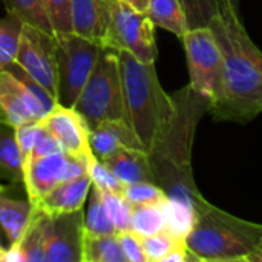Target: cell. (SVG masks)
Segmentation results:
<instances>
[{"label": "cell", "instance_id": "cell-37", "mask_svg": "<svg viewBox=\"0 0 262 262\" xmlns=\"http://www.w3.org/2000/svg\"><path fill=\"white\" fill-rule=\"evenodd\" d=\"M220 2H221V8H232V9H235V8L232 6L230 0H220ZM235 11H238V9H235Z\"/></svg>", "mask_w": 262, "mask_h": 262}, {"label": "cell", "instance_id": "cell-22", "mask_svg": "<svg viewBox=\"0 0 262 262\" xmlns=\"http://www.w3.org/2000/svg\"><path fill=\"white\" fill-rule=\"evenodd\" d=\"M6 11L18 17L25 25L54 34L43 0H2Z\"/></svg>", "mask_w": 262, "mask_h": 262}, {"label": "cell", "instance_id": "cell-14", "mask_svg": "<svg viewBox=\"0 0 262 262\" xmlns=\"http://www.w3.org/2000/svg\"><path fill=\"white\" fill-rule=\"evenodd\" d=\"M112 0H72V32L101 48H107Z\"/></svg>", "mask_w": 262, "mask_h": 262}, {"label": "cell", "instance_id": "cell-4", "mask_svg": "<svg viewBox=\"0 0 262 262\" xmlns=\"http://www.w3.org/2000/svg\"><path fill=\"white\" fill-rule=\"evenodd\" d=\"M261 238L262 224L227 213L203 198L184 243L196 261L246 262Z\"/></svg>", "mask_w": 262, "mask_h": 262}, {"label": "cell", "instance_id": "cell-3", "mask_svg": "<svg viewBox=\"0 0 262 262\" xmlns=\"http://www.w3.org/2000/svg\"><path fill=\"white\" fill-rule=\"evenodd\" d=\"M126 121L149 152L172 120L175 103L163 89L155 63H143L127 51H117Z\"/></svg>", "mask_w": 262, "mask_h": 262}, {"label": "cell", "instance_id": "cell-20", "mask_svg": "<svg viewBox=\"0 0 262 262\" xmlns=\"http://www.w3.org/2000/svg\"><path fill=\"white\" fill-rule=\"evenodd\" d=\"M0 178L14 184H23L21 154L15 134L12 127L5 124H0Z\"/></svg>", "mask_w": 262, "mask_h": 262}, {"label": "cell", "instance_id": "cell-25", "mask_svg": "<svg viewBox=\"0 0 262 262\" xmlns=\"http://www.w3.org/2000/svg\"><path fill=\"white\" fill-rule=\"evenodd\" d=\"M84 226L86 232L94 235H117L115 227L106 212L101 190L95 186L91 187L89 206L84 213Z\"/></svg>", "mask_w": 262, "mask_h": 262}, {"label": "cell", "instance_id": "cell-2", "mask_svg": "<svg viewBox=\"0 0 262 262\" xmlns=\"http://www.w3.org/2000/svg\"><path fill=\"white\" fill-rule=\"evenodd\" d=\"M175 111L166 130L147 152L155 183L167 200L192 210L204 198L192 170V147L200 121L210 111V98L195 92L190 84L172 94Z\"/></svg>", "mask_w": 262, "mask_h": 262}, {"label": "cell", "instance_id": "cell-12", "mask_svg": "<svg viewBox=\"0 0 262 262\" xmlns=\"http://www.w3.org/2000/svg\"><path fill=\"white\" fill-rule=\"evenodd\" d=\"M40 121L69 155L86 163L95 157L89 144V126L74 107L58 103Z\"/></svg>", "mask_w": 262, "mask_h": 262}, {"label": "cell", "instance_id": "cell-10", "mask_svg": "<svg viewBox=\"0 0 262 262\" xmlns=\"http://www.w3.org/2000/svg\"><path fill=\"white\" fill-rule=\"evenodd\" d=\"M43 233L46 262H83L86 233L83 209L55 216L43 215Z\"/></svg>", "mask_w": 262, "mask_h": 262}, {"label": "cell", "instance_id": "cell-34", "mask_svg": "<svg viewBox=\"0 0 262 262\" xmlns=\"http://www.w3.org/2000/svg\"><path fill=\"white\" fill-rule=\"evenodd\" d=\"M64 149L61 147V144L58 143V140L41 124V129H40V134L35 140V144H34V149H32V154H31V158L28 161V164L25 166V169L35 160L38 158H43L46 155H51V154H57V152H63ZM23 169V170H25Z\"/></svg>", "mask_w": 262, "mask_h": 262}, {"label": "cell", "instance_id": "cell-38", "mask_svg": "<svg viewBox=\"0 0 262 262\" xmlns=\"http://www.w3.org/2000/svg\"><path fill=\"white\" fill-rule=\"evenodd\" d=\"M5 255H6V249L0 247V262H5Z\"/></svg>", "mask_w": 262, "mask_h": 262}, {"label": "cell", "instance_id": "cell-17", "mask_svg": "<svg viewBox=\"0 0 262 262\" xmlns=\"http://www.w3.org/2000/svg\"><path fill=\"white\" fill-rule=\"evenodd\" d=\"M101 161L124 186L140 181L155 183L149 154L144 149L123 147Z\"/></svg>", "mask_w": 262, "mask_h": 262}, {"label": "cell", "instance_id": "cell-8", "mask_svg": "<svg viewBox=\"0 0 262 262\" xmlns=\"http://www.w3.org/2000/svg\"><path fill=\"white\" fill-rule=\"evenodd\" d=\"M107 48L127 51L143 63H155L158 57L155 25L146 12L134 9L123 0H112Z\"/></svg>", "mask_w": 262, "mask_h": 262}, {"label": "cell", "instance_id": "cell-30", "mask_svg": "<svg viewBox=\"0 0 262 262\" xmlns=\"http://www.w3.org/2000/svg\"><path fill=\"white\" fill-rule=\"evenodd\" d=\"M86 173L89 175L92 186L106 192H115V193L123 195L124 184L109 170V167L100 158L94 157L91 161H88Z\"/></svg>", "mask_w": 262, "mask_h": 262}, {"label": "cell", "instance_id": "cell-23", "mask_svg": "<svg viewBox=\"0 0 262 262\" xmlns=\"http://www.w3.org/2000/svg\"><path fill=\"white\" fill-rule=\"evenodd\" d=\"M166 229V216L163 204H140L132 206L130 230L140 236L154 235Z\"/></svg>", "mask_w": 262, "mask_h": 262}, {"label": "cell", "instance_id": "cell-33", "mask_svg": "<svg viewBox=\"0 0 262 262\" xmlns=\"http://www.w3.org/2000/svg\"><path fill=\"white\" fill-rule=\"evenodd\" d=\"M121 252L126 258V262H147L143 246H141V238L132 230H124L117 233Z\"/></svg>", "mask_w": 262, "mask_h": 262}, {"label": "cell", "instance_id": "cell-32", "mask_svg": "<svg viewBox=\"0 0 262 262\" xmlns=\"http://www.w3.org/2000/svg\"><path fill=\"white\" fill-rule=\"evenodd\" d=\"M40 129H41V121L25 123V124L14 129L15 140H17V144H18V149H20V154H21V166H23V169H25V166L28 164V161L31 158V154H32L35 140H37V137L40 134Z\"/></svg>", "mask_w": 262, "mask_h": 262}, {"label": "cell", "instance_id": "cell-40", "mask_svg": "<svg viewBox=\"0 0 262 262\" xmlns=\"http://www.w3.org/2000/svg\"><path fill=\"white\" fill-rule=\"evenodd\" d=\"M2 192H5V186H3V184L0 183V193H2Z\"/></svg>", "mask_w": 262, "mask_h": 262}, {"label": "cell", "instance_id": "cell-26", "mask_svg": "<svg viewBox=\"0 0 262 262\" xmlns=\"http://www.w3.org/2000/svg\"><path fill=\"white\" fill-rule=\"evenodd\" d=\"M141 238V246L146 255L147 262H163V259L177 247L180 246L184 238H180L169 232L167 229L157 232L154 235L147 236H140Z\"/></svg>", "mask_w": 262, "mask_h": 262}, {"label": "cell", "instance_id": "cell-24", "mask_svg": "<svg viewBox=\"0 0 262 262\" xmlns=\"http://www.w3.org/2000/svg\"><path fill=\"white\" fill-rule=\"evenodd\" d=\"M23 21L14 14H6L0 18V71L15 61Z\"/></svg>", "mask_w": 262, "mask_h": 262}, {"label": "cell", "instance_id": "cell-5", "mask_svg": "<svg viewBox=\"0 0 262 262\" xmlns=\"http://www.w3.org/2000/svg\"><path fill=\"white\" fill-rule=\"evenodd\" d=\"M74 109L81 114L89 129L106 120H126L118 54L103 48Z\"/></svg>", "mask_w": 262, "mask_h": 262}, {"label": "cell", "instance_id": "cell-35", "mask_svg": "<svg viewBox=\"0 0 262 262\" xmlns=\"http://www.w3.org/2000/svg\"><path fill=\"white\" fill-rule=\"evenodd\" d=\"M124 3L130 5L134 9L140 11V12H146L147 6H149V0H123Z\"/></svg>", "mask_w": 262, "mask_h": 262}, {"label": "cell", "instance_id": "cell-21", "mask_svg": "<svg viewBox=\"0 0 262 262\" xmlns=\"http://www.w3.org/2000/svg\"><path fill=\"white\" fill-rule=\"evenodd\" d=\"M83 262H126L117 235H94L86 232Z\"/></svg>", "mask_w": 262, "mask_h": 262}, {"label": "cell", "instance_id": "cell-11", "mask_svg": "<svg viewBox=\"0 0 262 262\" xmlns=\"http://www.w3.org/2000/svg\"><path fill=\"white\" fill-rule=\"evenodd\" d=\"M86 167V161L75 158L64 150L32 161L23 170V184L28 200L31 203L37 201L49 193L57 184L84 175Z\"/></svg>", "mask_w": 262, "mask_h": 262}, {"label": "cell", "instance_id": "cell-41", "mask_svg": "<svg viewBox=\"0 0 262 262\" xmlns=\"http://www.w3.org/2000/svg\"><path fill=\"white\" fill-rule=\"evenodd\" d=\"M0 247H3V246H2V239H0Z\"/></svg>", "mask_w": 262, "mask_h": 262}, {"label": "cell", "instance_id": "cell-7", "mask_svg": "<svg viewBox=\"0 0 262 262\" xmlns=\"http://www.w3.org/2000/svg\"><path fill=\"white\" fill-rule=\"evenodd\" d=\"M190 88L213 101L223 83V54L209 26L187 29L181 37Z\"/></svg>", "mask_w": 262, "mask_h": 262}, {"label": "cell", "instance_id": "cell-29", "mask_svg": "<svg viewBox=\"0 0 262 262\" xmlns=\"http://www.w3.org/2000/svg\"><path fill=\"white\" fill-rule=\"evenodd\" d=\"M101 190V189H100ZM101 196H103V203L106 207V212L115 227V232H124V230H130V210L132 206L124 200V196L121 193H115V192H106L101 190Z\"/></svg>", "mask_w": 262, "mask_h": 262}, {"label": "cell", "instance_id": "cell-27", "mask_svg": "<svg viewBox=\"0 0 262 262\" xmlns=\"http://www.w3.org/2000/svg\"><path fill=\"white\" fill-rule=\"evenodd\" d=\"M124 200L130 206H140V204H164L167 200V195L164 190L152 181H140L126 184L123 190Z\"/></svg>", "mask_w": 262, "mask_h": 262}, {"label": "cell", "instance_id": "cell-15", "mask_svg": "<svg viewBox=\"0 0 262 262\" xmlns=\"http://www.w3.org/2000/svg\"><path fill=\"white\" fill-rule=\"evenodd\" d=\"M92 181L88 173L77 177L74 180L63 181L57 184L49 193L37 201H32V209L46 215L55 216L63 213H71L84 207L88 195L91 193Z\"/></svg>", "mask_w": 262, "mask_h": 262}, {"label": "cell", "instance_id": "cell-1", "mask_svg": "<svg viewBox=\"0 0 262 262\" xmlns=\"http://www.w3.org/2000/svg\"><path fill=\"white\" fill-rule=\"evenodd\" d=\"M212 29L223 54V83L209 114L215 121L246 124L262 114V51L244 28L239 11L221 8Z\"/></svg>", "mask_w": 262, "mask_h": 262}, {"label": "cell", "instance_id": "cell-19", "mask_svg": "<svg viewBox=\"0 0 262 262\" xmlns=\"http://www.w3.org/2000/svg\"><path fill=\"white\" fill-rule=\"evenodd\" d=\"M146 14L155 26L166 29L180 38L189 29L187 18L180 0H149Z\"/></svg>", "mask_w": 262, "mask_h": 262}, {"label": "cell", "instance_id": "cell-13", "mask_svg": "<svg viewBox=\"0 0 262 262\" xmlns=\"http://www.w3.org/2000/svg\"><path fill=\"white\" fill-rule=\"evenodd\" d=\"M45 115V107L21 81L8 71H0V124L15 129L40 121Z\"/></svg>", "mask_w": 262, "mask_h": 262}, {"label": "cell", "instance_id": "cell-16", "mask_svg": "<svg viewBox=\"0 0 262 262\" xmlns=\"http://www.w3.org/2000/svg\"><path fill=\"white\" fill-rule=\"evenodd\" d=\"M89 144L94 155L100 160H104L123 147L144 149L126 120H106L98 123L95 127L89 129Z\"/></svg>", "mask_w": 262, "mask_h": 262}, {"label": "cell", "instance_id": "cell-9", "mask_svg": "<svg viewBox=\"0 0 262 262\" xmlns=\"http://www.w3.org/2000/svg\"><path fill=\"white\" fill-rule=\"evenodd\" d=\"M15 63L58 103V77L55 57V35L25 25L20 35Z\"/></svg>", "mask_w": 262, "mask_h": 262}, {"label": "cell", "instance_id": "cell-28", "mask_svg": "<svg viewBox=\"0 0 262 262\" xmlns=\"http://www.w3.org/2000/svg\"><path fill=\"white\" fill-rule=\"evenodd\" d=\"M187 18L189 29L209 26L212 18L220 12V0H180Z\"/></svg>", "mask_w": 262, "mask_h": 262}, {"label": "cell", "instance_id": "cell-31", "mask_svg": "<svg viewBox=\"0 0 262 262\" xmlns=\"http://www.w3.org/2000/svg\"><path fill=\"white\" fill-rule=\"evenodd\" d=\"M54 35L72 32L71 2L72 0H43Z\"/></svg>", "mask_w": 262, "mask_h": 262}, {"label": "cell", "instance_id": "cell-6", "mask_svg": "<svg viewBox=\"0 0 262 262\" xmlns=\"http://www.w3.org/2000/svg\"><path fill=\"white\" fill-rule=\"evenodd\" d=\"M103 48L74 32L55 35L58 103L74 107Z\"/></svg>", "mask_w": 262, "mask_h": 262}, {"label": "cell", "instance_id": "cell-36", "mask_svg": "<svg viewBox=\"0 0 262 262\" xmlns=\"http://www.w3.org/2000/svg\"><path fill=\"white\" fill-rule=\"evenodd\" d=\"M246 262H262V238L259 239L258 246L255 247V250L247 256Z\"/></svg>", "mask_w": 262, "mask_h": 262}, {"label": "cell", "instance_id": "cell-39", "mask_svg": "<svg viewBox=\"0 0 262 262\" xmlns=\"http://www.w3.org/2000/svg\"><path fill=\"white\" fill-rule=\"evenodd\" d=\"M230 3H232V6H233L235 9L239 11V0H230Z\"/></svg>", "mask_w": 262, "mask_h": 262}, {"label": "cell", "instance_id": "cell-18", "mask_svg": "<svg viewBox=\"0 0 262 262\" xmlns=\"http://www.w3.org/2000/svg\"><path fill=\"white\" fill-rule=\"evenodd\" d=\"M32 216L31 201H20L0 193V226L8 238L9 246L18 244L23 238Z\"/></svg>", "mask_w": 262, "mask_h": 262}]
</instances>
